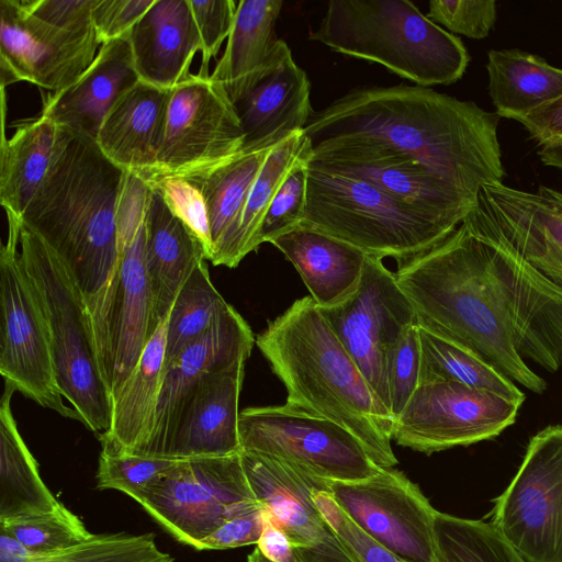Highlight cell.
Wrapping results in <instances>:
<instances>
[{"instance_id":"obj_1","label":"cell","mask_w":562,"mask_h":562,"mask_svg":"<svg viewBox=\"0 0 562 562\" xmlns=\"http://www.w3.org/2000/svg\"><path fill=\"white\" fill-rule=\"evenodd\" d=\"M128 172L111 161L94 138L57 125L45 177L20 217L72 277L90 318L108 385L121 265L119 206Z\"/></svg>"},{"instance_id":"obj_2","label":"cell","mask_w":562,"mask_h":562,"mask_svg":"<svg viewBox=\"0 0 562 562\" xmlns=\"http://www.w3.org/2000/svg\"><path fill=\"white\" fill-rule=\"evenodd\" d=\"M499 116L420 86L351 90L314 111L303 130L311 143L363 135L386 143L472 195L505 176L497 136Z\"/></svg>"},{"instance_id":"obj_3","label":"cell","mask_w":562,"mask_h":562,"mask_svg":"<svg viewBox=\"0 0 562 562\" xmlns=\"http://www.w3.org/2000/svg\"><path fill=\"white\" fill-rule=\"evenodd\" d=\"M288 391L286 405L357 437L381 468H393V417L311 296L296 300L256 338Z\"/></svg>"},{"instance_id":"obj_4","label":"cell","mask_w":562,"mask_h":562,"mask_svg":"<svg viewBox=\"0 0 562 562\" xmlns=\"http://www.w3.org/2000/svg\"><path fill=\"white\" fill-rule=\"evenodd\" d=\"M394 273L419 327L473 350L533 393L547 390L514 347L483 243L465 221L429 250L397 261Z\"/></svg>"},{"instance_id":"obj_5","label":"cell","mask_w":562,"mask_h":562,"mask_svg":"<svg viewBox=\"0 0 562 562\" xmlns=\"http://www.w3.org/2000/svg\"><path fill=\"white\" fill-rule=\"evenodd\" d=\"M310 40L427 88L458 81L470 61L462 41L408 0H331Z\"/></svg>"},{"instance_id":"obj_6","label":"cell","mask_w":562,"mask_h":562,"mask_svg":"<svg viewBox=\"0 0 562 562\" xmlns=\"http://www.w3.org/2000/svg\"><path fill=\"white\" fill-rule=\"evenodd\" d=\"M300 225L397 262L435 247L460 223L396 200L360 179L308 164L306 204Z\"/></svg>"},{"instance_id":"obj_7","label":"cell","mask_w":562,"mask_h":562,"mask_svg":"<svg viewBox=\"0 0 562 562\" xmlns=\"http://www.w3.org/2000/svg\"><path fill=\"white\" fill-rule=\"evenodd\" d=\"M20 252L47 318L61 394L79 422L100 436L111 426L112 397L82 296L63 260L21 218Z\"/></svg>"},{"instance_id":"obj_8","label":"cell","mask_w":562,"mask_h":562,"mask_svg":"<svg viewBox=\"0 0 562 562\" xmlns=\"http://www.w3.org/2000/svg\"><path fill=\"white\" fill-rule=\"evenodd\" d=\"M5 214L9 232L0 250V373L38 405L79 420L57 382L47 318L20 252V217Z\"/></svg>"},{"instance_id":"obj_9","label":"cell","mask_w":562,"mask_h":562,"mask_svg":"<svg viewBox=\"0 0 562 562\" xmlns=\"http://www.w3.org/2000/svg\"><path fill=\"white\" fill-rule=\"evenodd\" d=\"M135 502L195 550L225 520L262 507L248 484L240 452L180 460Z\"/></svg>"},{"instance_id":"obj_10","label":"cell","mask_w":562,"mask_h":562,"mask_svg":"<svg viewBox=\"0 0 562 562\" xmlns=\"http://www.w3.org/2000/svg\"><path fill=\"white\" fill-rule=\"evenodd\" d=\"M464 221L483 243L490 279L517 353L558 371L562 368V285L519 256L474 209Z\"/></svg>"},{"instance_id":"obj_11","label":"cell","mask_w":562,"mask_h":562,"mask_svg":"<svg viewBox=\"0 0 562 562\" xmlns=\"http://www.w3.org/2000/svg\"><path fill=\"white\" fill-rule=\"evenodd\" d=\"M492 525L526 562H562V425L530 439Z\"/></svg>"},{"instance_id":"obj_12","label":"cell","mask_w":562,"mask_h":562,"mask_svg":"<svg viewBox=\"0 0 562 562\" xmlns=\"http://www.w3.org/2000/svg\"><path fill=\"white\" fill-rule=\"evenodd\" d=\"M241 451L277 457L328 481H357L382 469L350 431L286 404L239 413Z\"/></svg>"},{"instance_id":"obj_13","label":"cell","mask_w":562,"mask_h":562,"mask_svg":"<svg viewBox=\"0 0 562 562\" xmlns=\"http://www.w3.org/2000/svg\"><path fill=\"white\" fill-rule=\"evenodd\" d=\"M318 308L390 412L391 358L403 334L417 324L395 273L368 255L358 286L339 303Z\"/></svg>"},{"instance_id":"obj_14","label":"cell","mask_w":562,"mask_h":562,"mask_svg":"<svg viewBox=\"0 0 562 562\" xmlns=\"http://www.w3.org/2000/svg\"><path fill=\"white\" fill-rule=\"evenodd\" d=\"M308 164L366 181L387 195L462 223L476 206L468 194L413 156L376 138L337 135L311 143Z\"/></svg>"},{"instance_id":"obj_15","label":"cell","mask_w":562,"mask_h":562,"mask_svg":"<svg viewBox=\"0 0 562 562\" xmlns=\"http://www.w3.org/2000/svg\"><path fill=\"white\" fill-rule=\"evenodd\" d=\"M244 132L225 91L209 77L190 74L173 87L155 168L147 175L189 177L243 150Z\"/></svg>"},{"instance_id":"obj_16","label":"cell","mask_w":562,"mask_h":562,"mask_svg":"<svg viewBox=\"0 0 562 562\" xmlns=\"http://www.w3.org/2000/svg\"><path fill=\"white\" fill-rule=\"evenodd\" d=\"M520 406L497 394L457 382L420 384L396 416L392 440L431 454L497 437L517 418Z\"/></svg>"},{"instance_id":"obj_17","label":"cell","mask_w":562,"mask_h":562,"mask_svg":"<svg viewBox=\"0 0 562 562\" xmlns=\"http://www.w3.org/2000/svg\"><path fill=\"white\" fill-rule=\"evenodd\" d=\"M366 533L407 562H436V510L404 473L384 468L357 481H329L328 491Z\"/></svg>"},{"instance_id":"obj_18","label":"cell","mask_w":562,"mask_h":562,"mask_svg":"<svg viewBox=\"0 0 562 562\" xmlns=\"http://www.w3.org/2000/svg\"><path fill=\"white\" fill-rule=\"evenodd\" d=\"M147 194V182L128 172L119 206L121 265L112 314L111 397L126 382L157 329L145 251Z\"/></svg>"},{"instance_id":"obj_19","label":"cell","mask_w":562,"mask_h":562,"mask_svg":"<svg viewBox=\"0 0 562 562\" xmlns=\"http://www.w3.org/2000/svg\"><path fill=\"white\" fill-rule=\"evenodd\" d=\"M99 45L94 29L63 30L30 14L19 0H0L1 88L26 81L61 91L89 68Z\"/></svg>"},{"instance_id":"obj_20","label":"cell","mask_w":562,"mask_h":562,"mask_svg":"<svg viewBox=\"0 0 562 562\" xmlns=\"http://www.w3.org/2000/svg\"><path fill=\"white\" fill-rule=\"evenodd\" d=\"M474 210L519 256L562 285V192L487 184Z\"/></svg>"},{"instance_id":"obj_21","label":"cell","mask_w":562,"mask_h":562,"mask_svg":"<svg viewBox=\"0 0 562 562\" xmlns=\"http://www.w3.org/2000/svg\"><path fill=\"white\" fill-rule=\"evenodd\" d=\"M255 342L247 322L229 305L205 334L165 367L155 425L143 456L165 457L193 385L209 372L248 359Z\"/></svg>"},{"instance_id":"obj_22","label":"cell","mask_w":562,"mask_h":562,"mask_svg":"<svg viewBox=\"0 0 562 562\" xmlns=\"http://www.w3.org/2000/svg\"><path fill=\"white\" fill-rule=\"evenodd\" d=\"M310 91L305 71L278 40L270 63L233 103L245 136L243 150L271 147L303 131L314 112Z\"/></svg>"},{"instance_id":"obj_23","label":"cell","mask_w":562,"mask_h":562,"mask_svg":"<svg viewBox=\"0 0 562 562\" xmlns=\"http://www.w3.org/2000/svg\"><path fill=\"white\" fill-rule=\"evenodd\" d=\"M246 358L204 374L189 392L165 457H225L241 451L238 402Z\"/></svg>"},{"instance_id":"obj_24","label":"cell","mask_w":562,"mask_h":562,"mask_svg":"<svg viewBox=\"0 0 562 562\" xmlns=\"http://www.w3.org/2000/svg\"><path fill=\"white\" fill-rule=\"evenodd\" d=\"M248 484L265 516L294 547L314 546L323 540L328 527L313 495L329 491V481L279 459L251 451H240Z\"/></svg>"},{"instance_id":"obj_25","label":"cell","mask_w":562,"mask_h":562,"mask_svg":"<svg viewBox=\"0 0 562 562\" xmlns=\"http://www.w3.org/2000/svg\"><path fill=\"white\" fill-rule=\"evenodd\" d=\"M139 80L172 89L190 75L201 40L189 0H155L127 35Z\"/></svg>"},{"instance_id":"obj_26","label":"cell","mask_w":562,"mask_h":562,"mask_svg":"<svg viewBox=\"0 0 562 562\" xmlns=\"http://www.w3.org/2000/svg\"><path fill=\"white\" fill-rule=\"evenodd\" d=\"M138 80L127 38L106 42L72 85L42 94L41 114L95 139L109 109Z\"/></svg>"},{"instance_id":"obj_27","label":"cell","mask_w":562,"mask_h":562,"mask_svg":"<svg viewBox=\"0 0 562 562\" xmlns=\"http://www.w3.org/2000/svg\"><path fill=\"white\" fill-rule=\"evenodd\" d=\"M170 91L138 80L112 104L95 136L111 161L138 176L155 168Z\"/></svg>"},{"instance_id":"obj_28","label":"cell","mask_w":562,"mask_h":562,"mask_svg":"<svg viewBox=\"0 0 562 562\" xmlns=\"http://www.w3.org/2000/svg\"><path fill=\"white\" fill-rule=\"evenodd\" d=\"M168 319L169 314L148 340L126 382L112 396L111 426L98 436L101 451L143 456L154 429L162 386Z\"/></svg>"},{"instance_id":"obj_29","label":"cell","mask_w":562,"mask_h":562,"mask_svg":"<svg viewBox=\"0 0 562 562\" xmlns=\"http://www.w3.org/2000/svg\"><path fill=\"white\" fill-rule=\"evenodd\" d=\"M148 184V183H147ZM145 251L157 328L189 274L203 259V246L184 223L172 213L160 192L148 184L145 214Z\"/></svg>"},{"instance_id":"obj_30","label":"cell","mask_w":562,"mask_h":562,"mask_svg":"<svg viewBox=\"0 0 562 562\" xmlns=\"http://www.w3.org/2000/svg\"><path fill=\"white\" fill-rule=\"evenodd\" d=\"M271 244L294 266L318 307L333 306L359 284L368 254L303 225Z\"/></svg>"},{"instance_id":"obj_31","label":"cell","mask_w":562,"mask_h":562,"mask_svg":"<svg viewBox=\"0 0 562 562\" xmlns=\"http://www.w3.org/2000/svg\"><path fill=\"white\" fill-rule=\"evenodd\" d=\"M282 1L240 0L225 50L210 78L232 103L249 88L270 63L278 38L274 25Z\"/></svg>"},{"instance_id":"obj_32","label":"cell","mask_w":562,"mask_h":562,"mask_svg":"<svg viewBox=\"0 0 562 562\" xmlns=\"http://www.w3.org/2000/svg\"><path fill=\"white\" fill-rule=\"evenodd\" d=\"M272 147L241 150L205 172L184 177L192 180L203 194L214 248L211 262L214 266L225 265L251 187Z\"/></svg>"},{"instance_id":"obj_33","label":"cell","mask_w":562,"mask_h":562,"mask_svg":"<svg viewBox=\"0 0 562 562\" xmlns=\"http://www.w3.org/2000/svg\"><path fill=\"white\" fill-rule=\"evenodd\" d=\"M16 391L4 381L0 403V521L54 512L63 506L42 480L11 411Z\"/></svg>"},{"instance_id":"obj_34","label":"cell","mask_w":562,"mask_h":562,"mask_svg":"<svg viewBox=\"0 0 562 562\" xmlns=\"http://www.w3.org/2000/svg\"><path fill=\"white\" fill-rule=\"evenodd\" d=\"M0 202L5 212L21 217L45 177L57 125L40 115L24 119L5 138V106L1 108Z\"/></svg>"},{"instance_id":"obj_35","label":"cell","mask_w":562,"mask_h":562,"mask_svg":"<svg viewBox=\"0 0 562 562\" xmlns=\"http://www.w3.org/2000/svg\"><path fill=\"white\" fill-rule=\"evenodd\" d=\"M488 92L499 117L518 121L562 95V69L520 49L487 54Z\"/></svg>"},{"instance_id":"obj_36","label":"cell","mask_w":562,"mask_h":562,"mask_svg":"<svg viewBox=\"0 0 562 562\" xmlns=\"http://www.w3.org/2000/svg\"><path fill=\"white\" fill-rule=\"evenodd\" d=\"M420 341L419 385L457 382L487 391L521 406L526 396L515 383L473 350L418 326Z\"/></svg>"},{"instance_id":"obj_37","label":"cell","mask_w":562,"mask_h":562,"mask_svg":"<svg viewBox=\"0 0 562 562\" xmlns=\"http://www.w3.org/2000/svg\"><path fill=\"white\" fill-rule=\"evenodd\" d=\"M310 147V139L301 131L271 148L251 187L224 266L235 268L249 252L259 248V232L265 214L294 161Z\"/></svg>"},{"instance_id":"obj_38","label":"cell","mask_w":562,"mask_h":562,"mask_svg":"<svg viewBox=\"0 0 562 562\" xmlns=\"http://www.w3.org/2000/svg\"><path fill=\"white\" fill-rule=\"evenodd\" d=\"M228 306L211 281L206 259L201 260L182 284L171 306L165 367L205 334Z\"/></svg>"},{"instance_id":"obj_39","label":"cell","mask_w":562,"mask_h":562,"mask_svg":"<svg viewBox=\"0 0 562 562\" xmlns=\"http://www.w3.org/2000/svg\"><path fill=\"white\" fill-rule=\"evenodd\" d=\"M436 562H526L492 524L437 512Z\"/></svg>"},{"instance_id":"obj_40","label":"cell","mask_w":562,"mask_h":562,"mask_svg":"<svg viewBox=\"0 0 562 562\" xmlns=\"http://www.w3.org/2000/svg\"><path fill=\"white\" fill-rule=\"evenodd\" d=\"M0 531L40 553L70 548L93 536L64 505L50 513L0 521Z\"/></svg>"},{"instance_id":"obj_41","label":"cell","mask_w":562,"mask_h":562,"mask_svg":"<svg viewBox=\"0 0 562 562\" xmlns=\"http://www.w3.org/2000/svg\"><path fill=\"white\" fill-rule=\"evenodd\" d=\"M180 459L101 451L97 471L99 490H115L134 501Z\"/></svg>"},{"instance_id":"obj_42","label":"cell","mask_w":562,"mask_h":562,"mask_svg":"<svg viewBox=\"0 0 562 562\" xmlns=\"http://www.w3.org/2000/svg\"><path fill=\"white\" fill-rule=\"evenodd\" d=\"M311 148L294 161L277 190L259 232V244L271 243L277 237L299 226L306 204L307 165Z\"/></svg>"},{"instance_id":"obj_43","label":"cell","mask_w":562,"mask_h":562,"mask_svg":"<svg viewBox=\"0 0 562 562\" xmlns=\"http://www.w3.org/2000/svg\"><path fill=\"white\" fill-rule=\"evenodd\" d=\"M143 178L155 187L165 202L203 246L206 260L214 255L205 201L200 188L190 179L172 176H146Z\"/></svg>"},{"instance_id":"obj_44","label":"cell","mask_w":562,"mask_h":562,"mask_svg":"<svg viewBox=\"0 0 562 562\" xmlns=\"http://www.w3.org/2000/svg\"><path fill=\"white\" fill-rule=\"evenodd\" d=\"M137 535L103 533L94 535L70 548L34 552L3 531H0V562H92L94 559L132 543Z\"/></svg>"},{"instance_id":"obj_45","label":"cell","mask_w":562,"mask_h":562,"mask_svg":"<svg viewBox=\"0 0 562 562\" xmlns=\"http://www.w3.org/2000/svg\"><path fill=\"white\" fill-rule=\"evenodd\" d=\"M313 501L330 531L362 562H407L355 524L329 492H315Z\"/></svg>"},{"instance_id":"obj_46","label":"cell","mask_w":562,"mask_h":562,"mask_svg":"<svg viewBox=\"0 0 562 562\" xmlns=\"http://www.w3.org/2000/svg\"><path fill=\"white\" fill-rule=\"evenodd\" d=\"M436 24L470 38L486 37L496 21L494 0H431L426 14Z\"/></svg>"},{"instance_id":"obj_47","label":"cell","mask_w":562,"mask_h":562,"mask_svg":"<svg viewBox=\"0 0 562 562\" xmlns=\"http://www.w3.org/2000/svg\"><path fill=\"white\" fill-rule=\"evenodd\" d=\"M419 372L420 341L418 325L414 324L403 334L390 362V413L393 420L402 413L418 387Z\"/></svg>"},{"instance_id":"obj_48","label":"cell","mask_w":562,"mask_h":562,"mask_svg":"<svg viewBox=\"0 0 562 562\" xmlns=\"http://www.w3.org/2000/svg\"><path fill=\"white\" fill-rule=\"evenodd\" d=\"M201 40L202 63L198 75L209 77L210 60L228 38L237 10L233 0H189Z\"/></svg>"},{"instance_id":"obj_49","label":"cell","mask_w":562,"mask_h":562,"mask_svg":"<svg viewBox=\"0 0 562 562\" xmlns=\"http://www.w3.org/2000/svg\"><path fill=\"white\" fill-rule=\"evenodd\" d=\"M155 0H97L92 23L100 45L127 38L136 22Z\"/></svg>"},{"instance_id":"obj_50","label":"cell","mask_w":562,"mask_h":562,"mask_svg":"<svg viewBox=\"0 0 562 562\" xmlns=\"http://www.w3.org/2000/svg\"><path fill=\"white\" fill-rule=\"evenodd\" d=\"M22 8L53 26L81 32L92 30L97 0H19Z\"/></svg>"},{"instance_id":"obj_51","label":"cell","mask_w":562,"mask_h":562,"mask_svg":"<svg viewBox=\"0 0 562 562\" xmlns=\"http://www.w3.org/2000/svg\"><path fill=\"white\" fill-rule=\"evenodd\" d=\"M265 527L262 507L249 510L225 520L204 538L201 550H224L257 544Z\"/></svg>"},{"instance_id":"obj_52","label":"cell","mask_w":562,"mask_h":562,"mask_svg":"<svg viewBox=\"0 0 562 562\" xmlns=\"http://www.w3.org/2000/svg\"><path fill=\"white\" fill-rule=\"evenodd\" d=\"M539 148L562 144V95L519 119Z\"/></svg>"},{"instance_id":"obj_53","label":"cell","mask_w":562,"mask_h":562,"mask_svg":"<svg viewBox=\"0 0 562 562\" xmlns=\"http://www.w3.org/2000/svg\"><path fill=\"white\" fill-rule=\"evenodd\" d=\"M92 562H173V558L159 550L155 535L143 533L130 544L103 554Z\"/></svg>"},{"instance_id":"obj_54","label":"cell","mask_w":562,"mask_h":562,"mask_svg":"<svg viewBox=\"0 0 562 562\" xmlns=\"http://www.w3.org/2000/svg\"><path fill=\"white\" fill-rule=\"evenodd\" d=\"M295 549L302 562H362L329 528L318 543Z\"/></svg>"},{"instance_id":"obj_55","label":"cell","mask_w":562,"mask_h":562,"mask_svg":"<svg viewBox=\"0 0 562 562\" xmlns=\"http://www.w3.org/2000/svg\"><path fill=\"white\" fill-rule=\"evenodd\" d=\"M256 547L272 562H302L289 538L266 516L263 531Z\"/></svg>"},{"instance_id":"obj_56","label":"cell","mask_w":562,"mask_h":562,"mask_svg":"<svg viewBox=\"0 0 562 562\" xmlns=\"http://www.w3.org/2000/svg\"><path fill=\"white\" fill-rule=\"evenodd\" d=\"M538 156L546 166L562 170V144L541 147Z\"/></svg>"},{"instance_id":"obj_57","label":"cell","mask_w":562,"mask_h":562,"mask_svg":"<svg viewBox=\"0 0 562 562\" xmlns=\"http://www.w3.org/2000/svg\"><path fill=\"white\" fill-rule=\"evenodd\" d=\"M247 562H272L267 559L260 550L256 547L255 550L248 555Z\"/></svg>"}]
</instances>
